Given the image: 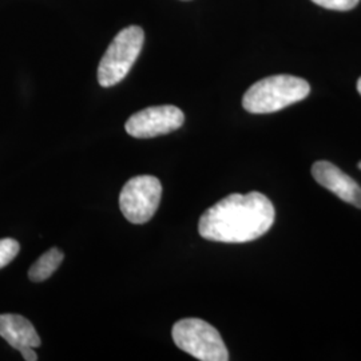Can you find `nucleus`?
<instances>
[{"label":"nucleus","mask_w":361,"mask_h":361,"mask_svg":"<svg viewBox=\"0 0 361 361\" xmlns=\"http://www.w3.org/2000/svg\"><path fill=\"white\" fill-rule=\"evenodd\" d=\"M310 83L293 75H271L252 85L243 98V106L252 114H271L305 99Z\"/></svg>","instance_id":"obj_2"},{"label":"nucleus","mask_w":361,"mask_h":361,"mask_svg":"<svg viewBox=\"0 0 361 361\" xmlns=\"http://www.w3.org/2000/svg\"><path fill=\"white\" fill-rule=\"evenodd\" d=\"M173 340L178 348L201 361H228L229 352L219 331L201 319L174 324Z\"/></svg>","instance_id":"obj_4"},{"label":"nucleus","mask_w":361,"mask_h":361,"mask_svg":"<svg viewBox=\"0 0 361 361\" xmlns=\"http://www.w3.org/2000/svg\"><path fill=\"white\" fill-rule=\"evenodd\" d=\"M314 180L340 200L361 209V188L348 174L328 161H319L312 166Z\"/></svg>","instance_id":"obj_7"},{"label":"nucleus","mask_w":361,"mask_h":361,"mask_svg":"<svg viewBox=\"0 0 361 361\" xmlns=\"http://www.w3.org/2000/svg\"><path fill=\"white\" fill-rule=\"evenodd\" d=\"M357 166H359V169L361 170V162H359V165H357Z\"/></svg>","instance_id":"obj_14"},{"label":"nucleus","mask_w":361,"mask_h":361,"mask_svg":"<svg viewBox=\"0 0 361 361\" xmlns=\"http://www.w3.org/2000/svg\"><path fill=\"white\" fill-rule=\"evenodd\" d=\"M357 91H359V94L361 95V77L359 80H357Z\"/></svg>","instance_id":"obj_13"},{"label":"nucleus","mask_w":361,"mask_h":361,"mask_svg":"<svg viewBox=\"0 0 361 361\" xmlns=\"http://www.w3.org/2000/svg\"><path fill=\"white\" fill-rule=\"evenodd\" d=\"M162 185L153 176H138L126 182L119 195V207L131 224L142 225L153 219L161 202Z\"/></svg>","instance_id":"obj_5"},{"label":"nucleus","mask_w":361,"mask_h":361,"mask_svg":"<svg viewBox=\"0 0 361 361\" xmlns=\"http://www.w3.org/2000/svg\"><path fill=\"white\" fill-rule=\"evenodd\" d=\"M23 356V359L26 361H37L38 360V356L37 353L34 352V348H23L19 350Z\"/></svg>","instance_id":"obj_12"},{"label":"nucleus","mask_w":361,"mask_h":361,"mask_svg":"<svg viewBox=\"0 0 361 361\" xmlns=\"http://www.w3.org/2000/svg\"><path fill=\"white\" fill-rule=\"evenodd\" d=\"M20 245L13 238H3L0 240V269L8 265L13 258L18 256Z\"/></svg>","instance_id":"obj_10"},{"label":"nucleus","mask_w":361,"mask_h":361,"mask_svg":"<svg viewBox=\"0 0 361 361\" xmlns=\"http://www.w3.org/2000/svg\"><path fill=\"white\" fill-rule=\"evenodd\" d=\"M63 258L65 255L62 250H59L58 247H52L32 264V267L28 271L30 280L34 283H42L47 280L49 277H51L52 273L59 268Z\"/></svg>","instance_id":"obj_9"},{"label":"nucleus","mask_w":361,"mask_h":361,"mask_svg":"<svg viewBox=\"0 0 361 361\" xmlns=\"http://www.w3.org/2000/svg\"><path fill=\"white\" fill-rule=\"evenodd\" d=\"M183 122L185 116L178 107L164 104L147 107L133 114L128 119L125 129L134 138L147 140L176 131L180 129Z\"/></svg>","instance_id":"obj_6"},{"label":"nucleus","mask_w":361,"mask_h":361,"mask_svg":"<svg viewBox=\"0 0 361 361\" xmlns=\"http://www.w3.org/2000/svg\"><path fill=\"white\" fill-rule=\"evenodd\" d=\"M0 336L13 348H38L42 344L38 332L26 317L19 314H0Z\"/></svg>","instance_id":"obj_8"},{"label":"nucleus","mask_w":361,"mask_h":361,"mask_svg":"<svg viewBox=\"0 0 361 361\" xmlns=\"http://www.w3.org/2000/svg\"><path fill=\"white\" fill-rule=\"evenodd\" d=\"M314 4L332 10V11H349L355 8L360 0H312Z\"/></svg>","instance_id":"obj_11"},{"label":"nucleus","mask_w":361,"mask_h":361,"mask_svg":"<svg viewBox=\"0 0 361 361\" xmlns=\"http://www.w3.org/2000/svg\"><path fill=\"white\" fill-rule=\"evenodd\" d=\"M274 219L276 210L267 195L231 194L201 216L198 232L209 241L243 244L269 232Z\"/></svg>","instance_id":"obj_1"},{"label":"nucleus","mask_w":361,"mask_h":361,"mask_svg":"<svg viewBox=\"0 0 361 361\" xmlns=\"http://www.w3.org/2000/svg\"><path fill=\"white\" fill-rule=\"evenodd\" d=\"M145 43L140 26L121 30L104 52L98 67V82L102 87H113L123 80L138 59Z\"/></svg>","instance_id":"obj_3"}]
</instances>
